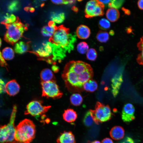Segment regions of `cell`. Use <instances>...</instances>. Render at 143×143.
Returning a JSON list of instances; mask_svg holds the SVG:
<instances>
[{
  "mask_svg": "<svg viewBox=\"0 0 143 143\" xmlns=\"http://www.w3.org/2000/svg\"><path fill=\"white\" fill-rule=\"evenodd\" d=\"M93 75L90 65L81 61H72L65 66L62 77L69 91L79 92L83 90L84 84L91 79Z\"/></svg>",
  "mask_w": 143,
  "mask_h": 143,
  "instance_id": "cell-1",
  "label": "cell"
},
{
  "mask_svg": "<svg viewBox=\"0 0 143 143\" xmlns=\"http://www.w3.org/2000/svg\"><path fill=\"white\" fill-rule=\"evenodd\" d=\"M1 23L5 25L7 29L4 39L6 42L12 45L18 42L27 28V26L12 14H7Z\"/></svg>",
  "mask_w": 143,
  "mask_h": 143,
  "instance_id": "cell-2",
  "label": "cell"
},
{
  "mask_svg": "<svg viewBox=\"0 0 143 143\" xmlns=\"http://www.w3.org/2000/svg\"><path fill=\"white\" fill-rule=\"evenodd\" d=\"M76 41L75 35L70 33L69 29L61 25L59 26L49 41L54 44L58 50L66 56L74 47Z\"/></svg>",
  "mask_w": 143,
  "mask_h": 143,
  "instance_id": "cell-3",
  "label": "cell"
},
{
  "mask_svg": "<svg viewBox=\"0 0 143 143\" xmlns=\"http://www.w3.org/2000/svg\"><path fill=\"white\" fill-rule=\"evenodd\" d=\"M36 127L31 120L25 119L16 127L15 139L16 143H30L35 137Z\"/></svg>",
  "mask_w": 143,
  "mask_h": 143,
  "instance_id": "cell-4",
  "label": "cell"
},
{
  "mask_svg": "<svg viewBox=\"0 0 143 143\" xmlns=\"http://www.w3.org/2000/svg\"><path fill=\"white\" fill-rule=\"evenodd\" d=\"M17 108L16 105H14L9 123L7 124L0 126V143H16L15 121Z\"/></svg>",
  "mask_w": 143,
  "mask_h": 143,
  "instance_id": "cell-5",
  "label": "cell"
},
{
  "mask_svg": "<svg viewBox=\"0 0 143 143\" xmlns=\"http://www.w3.org/2000/svg\"><path fill=\"white\" fill-rule=\"evenodd\" d=\"M94 122L96 124L110 120L112 113L109 106L99 102H97L94 110H89Z\"/></svg>",
  "mask_w": 143,
  "mask_h": 143,
  "instance_id": "cell-6",
  "label": "cell"
},
{
  "mask_svg": "<svg viewBox=\"0 0 143 143\" xmlns=\"http://www.w3.org/2000/svg\"><path fill=\"white\" fill-rule=\"evenodd\" d=\"M42 101L38 100H32L26 106L25 115H29L38 118L40 116L45 115L46 113L49 110L50 106H45L43 105Z\"/></svg>",
  "mask_w": 143,
  "mask_h": 143,
  "instance_id": "cell-7",
  "label": "cell"
},
{
  "mask_svg": "<svg viewBox=\"0 0 143 143\" xmlns=\"http://www.w3.org/2000/svg\"><path fill=\"white\" fill-rule=\"evenodd\" d=\"M42 96L47 98L58 99L63 95L56 82L48 81L41 82Z\"/></svg>",
  "mask_w": 143,
  "mask_h": 143,
  "instance_id": "cell-8",
  "label": "cell"
},
{
  "mask_svg": "<svg viewBox=\"0 0 143 143\" xmlns=\"http://www.w3.org/2000/svg\"><path fill=\"white\" fill-rule=\"evenodd\" d=\"M53 47L52 43L46 42L34 52L40 59L45 60L49 64L54 65L52 60Z\"/></svg>",
  "mask_w": 143,
  "mask_h": 143,
  "instance_id": "cell-9",
  "label": "cell"
},
{
  "mask_svg": "<svg viewBox=\"0 0 143 143\" xmlns=\"http://www.w3.org/2000/svg\"><path fill=\"white\" fill-rule=\"evenodd\" d=\"M104 6L99 0L88 1L86 4L85 9L86 16L88 18L102 15Z\"/></svg>",
  "mask_w": 143,
  "mask_h": 143,
  "instance_id": "cell-10",
  "label": "cell"
},
{
  "mask_svg": "<svg viewBox=\"0 0 143 143\" xmlns=\"http://www.w3.org/2000/svg\"><path fill=\"white\" fill-rule=\"evenodd\" d=\"M135 108L133 105L131 103L124 105L122 111V118L124 122H129L135 119Z\"/></svg>",
  "mask_w": 143,
  "mask_h": 143,
  "instance_id": "cell-11",
  "label": "cell"
},
{
  "mask_svg": "<svg viewBox=\"0 0 143 143\" xmlns=\"http://www.w3.org/2000/svg\"><path fill=\"white\" fill-rule=\"evenodd\" d=\"M122 77V72H119L116 74L111 79V92L114 97L119 93L123 81Z\"/></svg>",
  "mask_w": 143,
  "mask_h": 143,
  "instance_id": "cell-12",
  "label": "cell"
},
{
  "mask_svg": "<svg viewBox=\"0 0 143 143\" xmlns=\"http://www.w3.org/2000/svg\"><path fill=\"white\" fill-rule=\"evenodd\" d=\"M20 90V86L16 81L12 79L8 82L5 84V91L10 96L17 94Z\"/></svg>",
  "mask_w": 143,
  "mask_h": 143,
  "instance_id": "cell-13",
  "label": "cell"
},
{
  "mask_svg": "<svg viewBox=\"0 0 143 143\" xmlns=\"http://www.w3.org/2000/svg\"><path fill=\"white\" fill-rule=\"evenodd\" d=\"M57 143H75L74 136L71 131L61 133L56 140Z\"/></svg>",
  "mask_w": 143,
  "mask_h": 143,
  "instance_id": "cell-14",
  "label": "cell"
},
{
  "mask_svg": "<svg viewBox=\"0 0 143 143\" xmlns=\"http://www.w3.org/2000/svg\"><path fill=\"white\" fill-rule=\"evenodd\" d=\"M56 24L52 21H50L47 25L42 29L41 33L44 37H51L57 28Z\"/></svg>",
  "mask_w": 143,
  "mask_h": 143,
  "instance_id": "cell-15",
  "label": "cell"
},
{
  "mask_svg": "<svg viewBox=\"0 0 143 143\" xmlns=\"http://www.w3.org/2000/svg\"><path fill=\"white\" fill-rule=\"evenodd\" d=\"M109 134L111 137L113 139L118 140L123 138L124 135V131L122 127L119 126H115L111 129Z\"/></svg>",
  "mask_w": 143,
  "mask_h": 143,
  "instance_id": "cell-16",
  "label": "cell"
},
{
  "mask_svg": "<svg viewBox=\"0 0 143 143\" xmlns=\"http://www.w3.org/2000/svg\"><path fill=\"white\" fill-rule=\"evenodd\" d=\"M41 82L48 81L56 82L55 76L52 71L48 68L43 69L40 74Z\"/></svg>",
  "mask_w": 143,
  "mask_h": 143,
  "instance_id": "cell-17",
  "label": "cell"
},
{
  "mask_svg": "<svg viewBox=\"0 0 143 143\" xmlns=\"http://www.w3.org/2000/svg\"><path fill=\"white\" fill-rule=\"evenodd\" d=\"M76 34L79 38L82 39H86L90 36V31L89 28L86 26L81 25L77 28Z\"/></svg>",
  "mask_w": 143,
  "mask_h": 143,
  "instance_id": "cell-18",
  "label": "cell"
},
{
  "mask_svg": "<svg viewBox=\"0 0 143 143\" xmlns=\"http://www.w3.org/2000/svg\"><path fill=\"white\" fill-rule=\"evenodd\" d=\"M62 116L64 120L69 123L74 122L77 117L76 112L71 109H68L65 110Z\"/></svg>",
  "mask_w": 143,
  "mask_h": 143,
  "instance_id": "cell-19",
  "label": "cell"
},
{
  "mask_svg": "<svg viewBox=\"0 0 143 143\" xmlns=\"http://www.w3.org/2000/svg\"><path fill=\"white\" fill-rule=\"evenodd\" d=\"M29 48L28 44L23 41H20L15 43L14 50L16 53L22 54L28 51Z\"/></svg>",
  "mask_w": 143,
  "mask_h": 143,
  "instance_id": "cell-20",
  "label": "cell"
},
{
  "mask_svg": "<svg viewBox=\"0 0 143 143\" xmlns=\"http://www.w3.org/2000/svg\"><path fill=\"white\" fill-rule=\"evenodd\" d=\"M119 16L118 11L117 9L113 8L109 9L106 13L107 19L112 22L116 21L119 18Z\"/></svg>",
  "mask_w": 143,
  "mask_h": 143,
  "instance_id": "cell-21",
  "label": "cell"
},
{
  "mask_svg": "<svg viewBox=\"0 0 143 143\" xmlns=\"http://www.w3.org/2000/svg\"><path fill=\"white\" fill-rule=\"evenodd\" d=\"M98 87V85L96 82L93 80L90 79L83 85V90L89 92H93L96 91Z\"/></svg>",
  "mask_w": 143,
  "mask_h": 143,
  "instance_id": "cell-22",
  "label": "cell"
},
{
  "mask_svg": "<svg viewBox=\"0 0 143 143\" xmlns=\"http://www.w3.org/2000/svg\"><path fill=\"white\" fill-rule=\"evenodd\" d=\"M50 18L51 21L55 24H60L62 23L64 20L65 15L63 12H52Z\"/></svg>",
  "mask_w": 143,
  "mask_h": 143,
  "instance_id": "cell-23",
  "label": "cell"
},
{
  "mask_svg": "<svg viewBox=\"0 0 143 143\" xmlns=\"http://www.w3.org/2000/svg\"><path fill=\"white\" fill-rule=\"evenodd\" d=\"M2 54L4 60H11L14 56V52L13 49L11 47H6L2 50Z\"/></svg>",
  "mask_w": 143,
  "mask_h": 143,
  "instance_id": "cell-24",
  "label": "cell"
},
{
  "mask_svg": "<svg viewBox=\"0 0 143 143\" xmlns=\"http://www.w3.org/2000/svg\"><path fill=\"white\" fill-rule=\"evenodd\" d=\"M70 100L71 104L74 106H78L82 103L83 98L79 93H76L73 94L70 96Z\"/></svg>",
  "mask_w": 143,
  "mask_h": 143,
  "instance_id": "cell-25",
  "label": "cell"
},
{
  "mask_svg": "<svg viewBox=\"0 0 143 143\" xmlns=\"http://www.w3.org/2000/svg\"><path fill=\"white\" fill-rule=\"evenodd\" d=\"M137 46L139 50L141 52L138 56L137 61L139 64L143 66V37L141 38Z\"/></svg>",
  "mask_w": 143,
  "mask_h": 143,
  "instance_id": "cell-26",
  "label": "cell"
},
{
  "mask_svg": "<svg viewBox=\"0 0 143 143\" xmlns=\"http://www.w3.org/2000/svg\"><path fill=\"white\" fill-rule=\"evenodd\" d=\"M109 38V34L105 31L99 32L96 35V38L97 40L102 43L106 42L108 40Z\"/></svg>",
  "mask_w": 143,
  "mask_h": 143,
  "instance_id": "cell-27",
  "label": "cell"
},
{
  "mask_svg": "<svg viewBox=\"0 0 143 143\" xmlns=\"http://www.w3.org/2000/svg\"><path fill=\"white\" fill-rule=\"evenodd\" d=\"M93 122L89 110L84 115L83 120V123L86 126L90 127L93 124Z\"/></svg>",
  "mask_w": 143,
  "mask_h": 143,
  "instance_id": "cell-28",
  "label": "cell"
},
{
  "mask_svg": "<svg viewBox=\"0 0 143 143\" xmlns=\"http://www.w3.org/2000/svg\"><path fill=\"white\" fill-rule=\"evenodd\" d=\"M77 49L79 52L84 54L87 52L89 50V47L86 42H81L77 45Z\"/></svg>",
  "mask_w": 143,
  "mask_h": 143,
  "instance_id": "cell-29",
  "label": "cell"
},
{
  "mask_svg": "<svg viewBox=\"0 0 143 143\" xmlns=\"http://www.w3.org/2000/svg\"><path fill=\"white\" fill-rule=\"evenodd\" d=\"M86 57L88 59L94 61L97 57V53L95 50L92 48L88 50L86 53Z\"/></svg>",
  "mask_w": 143,
  "mask_h": 143,
  "instance_id": "cell-30",
  "label": "cell"
},
{
  "mask_svg": "<svg viewBox=\"0 0 143 143\" xmlns=\"http://www.w3.org/2000/svg\"><path fill=\"white\" fill-rule=\"evenodd\" d=\"M99 25L101 28L104 30L109 29L110 26V21L107 19L104 18L100 20Z\"/></svg>",
  "mask_w": 143,
  "mask_h": 143,
  "instance_id": "cell-31",
  "label": "cell"
},
{
  "mask_svg": "<svg viewBox=\"0 0 143 143\" xmlns=\"http://www.w3.org/2000/svg\"><path fill=\"white\" fill-rule=\"evenodd\" d=\"M124 2L123 0H111L108 5L110 8L117 9L122 6Z\"/></svg>",
  "mask_w": 143,
  "mask_h": 143,
  "instance_id": "cell-32",
  "label": "cell"
},
{
  "mask_svg": "<svg viewBox=\"0 0 143 143\" xmlns=\"http://www.w3.org/2000/svg\"><path fill=\"white\" fill-rule=\"evenodd\" d=\"M2 41L1 40L0 38V48L1 45ZM0 65L1 66L4 67L6 68L7 70V64L5 60L3 58L2 54V53L1 52L0 50Z\"/></svg>",
  "mask_w": 143,
  "mask_h": 143,
  "instance_id": "cell-33",
  "label": "cell"
},
{
  "mask_svg": "<svg viewBox=\"0 0 143 143\" xmlns=\"http://www.w3.org/2000/svg\"><path fill=\"white\" fill-rule=\"evenodd\" d=\"M19 7V2L15 1L12 2L10 7V9L12 11H15L17 10Z\"/></svg>",
  "mask_w": 143,
  "mask_h": 143,
  "instance_id": "cell-34",
  "label": "cell"
},
{
  "mask_svg": "<svg viewBox=\"0 0 143 143\" xmlns=\"http://www.w3.org/2000/svg\"><path fill=\"white\" fill-rule=\"evenodd\" d=\"M52 2L56 5L68 4V0H51Z\"/></svg>",
  "mask_w": 143,
  "mask_h": 143,
  "instance_id": "cell-35",
  "label": "cell"
},
{
  "mask_svg": "<svg viewBox=\"0 0 143 143\" xmlns=\"http://www.w3.org/2000/svg\"><path fill=\"white\" fill-rule=\"evenodd\" d=\"M5 83L2 79H0V94L5 92Z\"/></svg>",
  "mask_w": 143,
  "mask_h": 143,
  "instance_id": "cell-36",
  "label": "cell"
},
{
  "mask_svg": "<svg viewBox=\"0 0 143 143\" xmlns=\"http://www.w3.org/2000/svg\"><path fill=\"white\" fill-rule=\"evenodd\" d=\"M120 143H135L131 137H127Z\"/></svg>",
  "mask_w": 143,
  "mask_h": 143,
  "instance_id": "cell-37",
  "label": "cell"
},
{
  "mask_svg": "<svg viewBox=\"0 0 143 143\" xmlns=\"http://www.w3.org/2000/svg\"><path fill=\"white\" fill-rule=\"evenodd\" d=\"M101 143H114L112 140L108 138H104L101 142Z\"/></svg>",
  "mask_w": 143,
  "mask_h": 143,
  "instance_id": "cell-38",
  "label": "cell"
},
{
  "mask_svg": "<svg viewBox=\"0 0 143 143\" xmlns=\"http://www.w3.org/2000/svg\"><path fill=\"white\" fill-rule=\"evenodd\" d=\"M137 4L139 8L141 10H143V0L138 1Z\"/></svg>",
  "mask_w": 143,
  "mask_h": 143,
  "instance_id": "cell-39",
  "label": "cell"
},
{
  "mask_svg": "<svg viewBox=\"0 0 143 143\" xmlns=\"http://www.w3.org/2000/svg\"><path fill=\"white\" fill-rule=\"evenodd\" d=\"M111 0H99V1L103 5H109L111 2Z\"/></svg>",
  "mask_w": 143,
  "mask_h": 143,
  "instance_id": "cell-40",
  "label": "cell"
},
{
  "mask_svg": "<svg viewBox=\"0 0 143 143\" xmlns=\"http://www.w3.org/2000/svg\"><path fill=\"white\" fill-rule=\"evenodd\" d=\"M25 9V10L28 11H29L30 12H33L34 11V8L32 7H26Z\"/></svg>",
  "mask_w": 143,
  "mask_h": 143,
  "instance_id": "cell-41",
  "label": "cell"
},
{
  "mask_svg": "<svg viewBox=\"0 0 143 143\" xmlns=\"http://www.w3.org/2000/svg\"><path fill=\"white\" fill-rule=\"evenodd\" d=\"M52 70L54 72H58L59 69L58 67L54 65L52 66Z\"/></svg>",
  "mask_w": 143,
  "mask_h": 143,
  "instance_id": "cell-42",
  "label": "cell"
},
{
  "mask_svg": "<svg viewBox=\"0 0 143 143\" xmlns=\"http://www.w3.org/2000/svg\"><path fill=\"white\" fill-rule=\"evenodd\" d=\"M91 143H101L100 141L97 140H95L92 142Z\"/></svg>",
  "mask_w": 143,
  "mask_h": 143,
  "instance_id": "cell-43",
  "label": "cell"
}]
</instances>
